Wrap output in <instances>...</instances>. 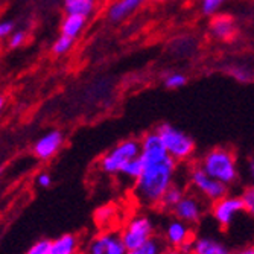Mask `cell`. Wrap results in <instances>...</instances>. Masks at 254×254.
<instances>
[{"label":"cell","mask_w":254,"mask_h":254,"mask_svg":"<svg viewBox=\"0 0 254 254\" xmlns=\"http://www.w3.org/2000/svg\"><path fill=\"white\" fill-rule=\"evenodd\" d=\"M175 168L177 161L172 157L145 165V169L140 178L135 181L134 188L137 199L148 207L160 205L161 198L174 184Z\"/></svg>","instance_id":"cell-1"},{"label":"cell","mask_w":254,"mask_h":254,"mask_svg":"<svg viewBox=\"0 0 254 254\" xmlns=\"http://www.w3.org/2000/svg\"><path fill=\"white\" fill-rule=\"evenodd\" d=\"M199 166L209 175L227 184V186L233 184L239 177L236 157L232 151L225 148H215L209 151L202 157Z\"/></svg>","instance_id":"cell-2"},{"label":"cell","mask_w":254,"mask_h":254,"mask_svg":"<svg viewBox=\"0 0 254 254\" xmlns=\"http://www.w3.org/2000/svg\"><path fill=\"white\" fill-rule=\"evenodd\" d=\"M157 132L161 137V140H163L169 155L175 161L188 160L193 154L195 142H193V138L184 131L172 127L171 124H161L157 128Z\"/></svg>","instance_id":"cell-3"},{"label":"cell","mask_w":254,"mask_h":254,"mask_svg":"<svg viewBox=\"0 0 254 254\" xmlns=\"http://www.w3.org/2000/svg\"><path fill=\"white\" fill-rule=\"evenodd\" d=\"M119 232L127 250H132L155 238V225L148 215L137 213L125 222Z\"/></svg>","instance_id":"cell-4"},{"label":"cell","mask_w":254,"mask_h":254,"mask_svg":"<svg viewBox=\"0 0 254 254\" xmlns=\"http://www.w3.org/2000/svg\"><path fill=\"white\" fill-rule=\"evenodd\" d=\"M138 155H140V142L128 138V140L118 143L101 158V169L108 175L121 174L122 168L128 161Z\"/></svg>","instance_id":"cell-5"},{"label":"cell","mask_w":254,"mask_h":254,"mask_svg":"<svg viewBox=\"0 0 254 254\" xmlns=\"http://www.w3.org/2000/svg\"><path fill=\"white\" fill-rule=\"evenodd\" d=\"M189 180L192 188L207 201L215 202L218 199H221L222 196H225L228 193V186L224 183H221L219 180L213 178L212 175L207 174L201 166H196L190 171L189 174Z\"/></svg>","instance_id":"cell-6"},{"label":"cell","mask_w":254,"mask_h":254,"mask_svg":"<svg viewBox=\"0 0 254 254\" xmlns=\"http://www.w3.org/2000/svg\"><path fill=\"white\" fill-rule=\"evenodd\" d=\"M127 251L119 230L102 228L88 241L85 254H127Z\"/></svg>","instance_id":"cell-7"},{"label":"cell","mask_w":254,"mask_h":254,"mask_svg":"<svg viewBox=\"0 0 254 254\" xmlns=\"http://www.w3.org/2000/svg\"><path fill=\"white\" fill-rule=\"evenodd\" d=\"M245 212L244 201L241 195H225L221 199L215 201L212 205V216L221 228H228L233 224L235 218Z\"/></svg>","instance_id":"cell-8"},{"label":"cell","mask_w":254,"mask_h":254,"mask_svg":"<svg viewBox=\"0 0 254 254\" xmlns=\"http://www.w3.org/2000/svg\"><path fill=\"white\" fill-rule=\"evenodd\" d=\"M174 215L175 218L188 222L190 225L198 224L205 212L204 202L196 195H184L183 199L174 207Z\"/></svg>","instance_id":"cell-9"},{"label":"cell","mask_w":254,"mask_h":254,"mask_svg":"<svg viewBox=\"0 0 254 254\" xmlns=\"http://www.w3.org/2000/svg\"><path fill=\"white\" fill-rule=\"evenodd\" d=\"M64 145V134L58 129H52L48 131L46 134H43L38 140L34 143V154L38 160H51L52 157H55L58 154V151L63 148Z\"/></svg>","instance_id":"cell-10"},{"label":"cell","mask_w":254,"mask_h":254,"mask_svg":"<svg viewBox=\"0 0 254 254\" xmlns=\"http://www.w3.org/2000/svg\"><path fill=\"white\" fill-rule=\"evenodd\" d=\"M193 233H192V227L190 224L184 222L178 218H174L172 221H169L166 224L165 233H163V241L166 244V247H175L180 248L184 244L192 242Z\"/></svg>","instance_id":"cell-11"},{"label":"cell","mask_w":254,"mask_h":254,"mask_svg":"<svg viewBox=\"0 0 254 254\" xmlns=\"http://www.w3.org/2000/svg\"><path fill=\"white\" fill-rule=\"evenodd\" d=\"M190 254H235L227 244L216 238L201 236L195 238Z\"/></svg>","instance_id":"cell-12"},{"label":"cell","mask_w":254,"mask_h":254,"mask_svg":"<svg viewBox=\"0 0 254 254\" xmlns=\"http://www.w3.org/2000/svg\"><path fill=\"white\" fill-rule=\"evenodd\" d=\"M145 0H116L108 8V18L111 21H121L131 15L138 6H142Z\"/></svg>","instance_id":"cell-13"},{"label":"cell","mask_w":254,"mask_h":254,"mask_svg":"<svg viewBox=\"0 0 254 254\" xmlns=\"http://www.w3.org/2000/svg\"><path fill=\"white\" fill-rule=\"evenodd\" d=\"M81 242L79 238L73 233H64L51 245V254H79Z\"/></svg>","instance_id":"cell-14"},{"label":"cell","mask_w":254,"mask_h":254,"mask_svg":"<svg viewBox=\"0 0 254 254\" xmlns=\"http://www.w3.org/2000/svg\"><path fill=\"white\" fill-rule=\"evenodd\" d=\"M87 26V17L78 14H65L61 21V34L72 38H78Z\"/></svg>","instance_id":"cell-15"},{"label":"cell","mask_w":254,"mask_h":254,"mask_svg":"<svg viewBox=\"0 0 254 254\" xmlns=\"http://www.w3.org/2000/svg\"><path fill=\"white\" fill-rule=\"evenodd\" d=\"M210 32L218 40H228L235 34V21L228 15H216L210 23Z\"/></svg>","instance_id":"cell-16"},{"label":"cell","mask_w":254,"mask_h":254,"mask_svg":"<svg viewBox=\"0 0 254 254\" xmlns=\"http://www.w3.org/2000/svg\"><path fill=\"white\" fill-rule=\"evenodd\" d=\"M65 14H78L90 17L98 6V0H63Z\"/></svg>","instance_id":"cell-17"},{"label":"cell","mask_w":254,"mask_h":254,"mask_svg":"<svg viewBox=\"0 0 254 254\" xmlns=\"http://www.w3.org/2000/svg\"><path fill=\"white\" fill-rule=\"evenodd\" d=\"M143 169H145V163H143L142 157L138 155V157H135V158L129 160L128 163L122 168L121 175H122V177H125L127 180H129V181H134V183H135L138 178H140V175H142Z\"/></svg>","instance_id":"cell-18"},{"label":"cell","mask_w":254,"mask_h":254,"mask_svg":"<svg viewBox=\"0 0 254 254\" xmlns=\"http://www.w3.org/2000/svg\"><path fill=\"white\" fill-rule=\"evenodd\" d=\"M184 195H186V193H184V190L174 183L172 186L166 190L163 198H161L160 205L163 207V209H166V210H174V207L183 199Z\"/></svg>","instance_id":"cell-19"},{"label":"cell","mask_w":254,"mask_h":254,"mask_svg":"<svg viewBox=\"0 0 254 254\" xmlns=\"http://www.w3.org/2000/svg\"><path fill=\"white\" fill-rule=\"evenodd\" d=\"M163 250H165V241H161L160 238L155 236L140 247L128 250L127 254H161Z\"/></svg>","instance_id":"cell-20"},{"label":"cell","mask_w":254,"mask_h":254,"mask_svg":"<svg viewBox=\"0 0 254 254\" xmlns=\"http://www.w3.org/2000/svg\"><path fill=\"white\" fill-rule=\"evenodd\" d=\"M73 44H75V38L72 37H68V35H64V34H60V37L54 41L52 44V52L55 55H65L72 51L73 48Z\"/></svg>","instance_id":"cell-21"},{"label":"cell","mask_w":254,"mask_h":254,"mask_svg":"<svg viewBox=\"0 0 254 254\" xmlns=\"http://www.w3.org/2000/svg\"><path fill=\"white\" fill-rule=\"evenodd\" d=\"M227 73L238 82H244V84L253 79V72L244 65H230L227 67Z\"/></svg>","instance_id":"cell-22"},{"label":"cell","mask_w":254,"mask_h":254,"mask_svg":"<svg viewBox=\"0 0 254 254\" xmlns=\"http://www.w3.org/2000/svg\"><path fill=\"white\" fill-rule=\"evenodd\" d=\"M114 213H116V209H114V207L104 205L101 209H98V212L95 213V218L102 228H110L111 221H114Z\"/></svg>","instance_id":"cell-23"},{"label":"cell","mask_w":254,"mask_h":254,"mask_svg":"<svg viewBox=\"0 0 254 254\" xmlns=\"http://www.w3.org/2000/svg\"><path fill=\"white\" fill-rule=\"evenodd\" d=\"M188 82V78L181 72H169L168 75H165V85L171 90H177L184 87Z\"/></svg>","instance_id":"cell-24"},{"label":"cell","mask_w":254,"mask_h":254,"mask_svg":"<svg viewBox=\"0 0 254 254\" xmlns=\"http://www.w3.org/2000/svg\"><path fill=\"white\" fill-rule=\"evenodd\" d=\"M241 198L244 201V210L251 218H254V184L244 189V192L241 193Z\"/></svg>","instance_id":"cell-25"},{"label":"cell","mask_w":254,"mask_h":254,"mask_svg":"<svg viewBox=\"0 0 254 254\" xmlns=\"http://www.w3.org/2000/svg\"><path fill=\"white\" fill-rule=\"evenodd\" d=\"M51 245H52V241L40 239L28 250L26 254H51Z\"/></svg>","instance_id":"cell-26"},{"label":"cell","mask_w":254,"mask_h":254,"mask_svg":"<svg viewBox=\"0 0 254 254\" xmlns=\"http://www.w3.org/2000/svg\"><path fill=\"white\" fill-rule=\"evenodd\" d=\"M225 0H201V11L205 15H212L215 14Z\"/></svg>","instance_id":"cell-27"},{"label":"cell","mask_w":254,"mask_h":254,"mask_svg":"<svg viewBox=\"0 0 254 254\" xmlns=\"http://www.w3.org/2000/svg\"><path fill=\"white\" fill-rule=\"evenodd\" d=\"M26 40V34L23 31H14L9 38H8V46L11 49H18L20 46H23V43H25Z\"/></svg>","instance_id":"cell-28"},{"label":"cell","mask_w":254,"mask_h":254,"mask_svg":"<svg viewBox=\"0 0 254 254\" xmlns=\"http://www.w3.org/2000/svg\"><path fill=\"white\" fill-rule=\"evenodd\" d=\"M12 32H14V21H11V20L0 21V40L9 38V35Z\"/></svg>","instance_id":"cell-29"},{"label":"cell","mask_w":254,"mask_h":254,"mask_svg":"<svg viewBox=\"0 0 254 254\" xmlns=\"http://www.w3.org/2000/svg\"><path fill=\"white\" fill-rule=\"evenodd\" d=\"M37 184H38L40 188H43V189L49 188L51 184H52V177H51V174H48V172H41V174H38V175H37Z\"/></svg>","instance_id":"cell-30"},{"label":"cell","mask_w":254,"mask_h":254,"mask_svg":"<svg viewBox=\"0 0 254 254\" xmlns=\"http://www.w3.org/2000/svg\"><path fill=\"white\" fill-rule=\"evenodd\" d=\"M161 254H186V253L180 248H175V247H165V250L161 251Z\"/></svg>","instance_id":"cell-31"},{"label":"cell","mask_w":254,"mask_h":254,"mask_svg":"<svg viewBox=\"0 0 254 254\" xmlns=\"http://www.w3.org/2000/svg\"><path fill=\"white\" fill-rule=\"evenodd\" d=\"M235 254H254V245H247L241 248L239 251H236Z\"/></svg>","instance_id":"cell-32"},{"label":"cell","mask_w":254,"mask_h":254,"mask_svg":"<svg viewBox=\"0 0 254 254\" xmlns=\"http://www.w3.org/2000/svg\"><path fill=\"white\" fill-rule=\"evenodd\" d=\"M248 175L254 181V157L248 161Z\"/></svg>","instance_id":"cell-33"},{"label":"cell","mask_w":254,"mask_h":254,"mask_svg":"<svg viewBox=\"0 0 254 254\" xmlns=\"http://www.w3.org/2000/svg\"><path fill=\"white\" fill-rule=\"evenodd\" d=\"M3 107H5V98H3L2 95H0V113H2Z\"/></svg>","instance_id":"cell-34"},{"label":"cell","mask_w":254,"mask_h":254,"mask_svg":"<svg viewBox=\"0 0 254 254\" xmlns=\"http://www.w3.org/2000/svg\"><path fill=\"white\" fill-rule=\"evenodd\" d=\"M0 174H2V169H0Z\"/></svg>","instance_id":"cell-35"}]
</instances>
